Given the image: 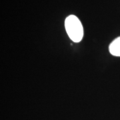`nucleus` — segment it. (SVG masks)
I'll return each instance as SVG.
<instances>
[{
	"mask_svg": "<svg viewBox=\"0 0 120 120\" xmlns=\"http://www.w3.org/2000/svg\"><path fill=\"white\" fill-rule=\"evenodd\" d=\"M65 28L67 34L73 42L78 43L82 41L83 37V27L79 19L70 15L65 20Z\"/></svg>",
	"mask_w": 120,
	"mask_h": 120,
	"instance_id": "nucleus-1",
	"label": "nucleus"
},
{
	"mask_svg": "<svg viewBox=\"0 0 120 120\" xmlns=\"http://www.w3.org/2000/svg\"><path fill=\"white\" fill-rule=\"evenodd\" d=\"M109 51L112 56L120 57V37L115 39L110 43Z\"/></svg>",
	"mask_w": 120,
	"mask_h": 120,
	"instance_id": "nucleus-2",
	"label": "nucleus"
}]
</instances>
